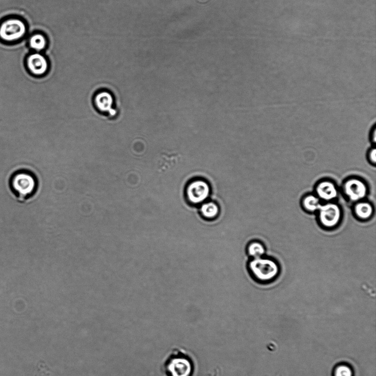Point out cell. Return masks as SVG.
I'll return each instance as SVG.
<instances>
[{"instance_id":"obj_3","label":"cell","mask_w":376,"mask_h":376,"mask_svg":"<svg viewBox=\"0 0 376 376\" xmlns=\"http://www.w3.org/2000/svg\"><path fill=\"white\" fill-rule=\"evenodd\" d=\"M27 32L23 20L18 17L7 18L0 23V40L12 43L22 39Z\"/></svg>"},{"instance_id":"obj_9","label":"cell","mask_w":376,"mask_h":376,"mask_svg":"<svg viewBox=\"0 0 376 376\" xmlns=\"http://www.w3.org/2000/svg\"><path fill=\"white\" fill-rule=\"evenodd\" d=\"M114 102L112 94L107 91L99 92L94 98V105L98 111L112 117L116 115V111L113 108Z\"/></svg>"},{"instance_id":"obj_16","label":"cell","mask_w":376,"mask_h":376,"mask_svg":"<svg viewBox=\"0 0 376 376\" xmlns=\"http://www.w3.org/2000/svg\"><path fill=\"white\" fill-rule=\"evenodd\" d=\"M334 376H353L354 372L352 368L346 364H339L335 367Z\"/></svg>"},{"instance_id":"obj_1","label":"cell","mask_w":376,"mask_h":376,"mask_svg":"<svg viewBox=\"0 0 376 376\" xmlns=\"http://www.w3.org/2000/svg\"><path fill=\"white\" fill-rule=\"evenodd\" d=\"M10 188L15 199L19 203H26L35 196L38 183L35 177L30 172H18L11 178Z\"/></svg>"},{"instance_id":"obj_10","label":"cell","mask_w":376,"mask_h":376,"mask_svg":"<svg viewBox=\"0 0 376 376\" xmlns=\"http://www.w3.org/2000/svg\"><path fill=\"white\" fill-rule=\"evenodd\" d=\"M26 66L29 71L35 76H42L48 69L45 58L39 53H33L26 59Z\"/></svg>"},{"instance_id":"obj_6","label":"cell","mask_w":376,"mask_h":376,"mask_svg":"<svg viewBox=\"0 0 376 376\" xmlns=\"http://www.w3.org/2000/svg\"><path fill=\"white\" fill-rule=\"evenodd\" d=\"M210 193V186L206 181L196 179L191 181L186 189L187 200L192 204H202L206 202Z\"/></svg>"},{"instance_id":"obj_7","label":"cell","mask_w":376,"mask_h":376,"mask_svg":"<svg viewBox=\"0 0 376 376\" xmlns=\"http://www.w3.org/2000/svg\"><path fill=\"white\" fill-rule=\"evenodd\" d=\"M166 371L169 376H191L193 365L189 358L178 355L168 360Z\"/></svg>"},{"instance_id":"obj_13","label":"cell","mask_w":376,"mask_h":376,"mask_svg":"<svg viewBox=\"0 0 376 376\" xmlns=\"http://www.w3.org/2000/svg\"><path fill=\"white\" fill-rule=\"evenodd\" d=\"M220 208L214 202L203 203L200 208L201 215L207 219H214L220 214Z\"/></svg>"},{"instance_id":"obj_8","label":"cell","mask_w":376,"mask_h":376,"mask_svg":"<svg viewBox=\"0 0 376 376\" xmlns=\"http://www.w3.org/2000/svg\"><path fill=\"white\" fill-rule=\"evenodd\" d=\"M315 194L321 202H332L339 195V190L337 184L333 181L324 179L319 181L314 187Z\"/></svg>"},{"instance_id":"obj_14","label":"cell","mask_w":376,"mask_h":376,"mask_svg":"<svg viewBox=\"0 0 376 376\" xmlns=\"http://www.w3.org/2000/svg\"><path fill=\"white\" fill-rule=\"evenodd\" d=\"M265 252L264 245L261 242L254 241L248 245V254L252 259L264 256Z\"/></svg>"},{"instance_id":"obj_2","label":"cell","mask_w":376,"mask_h":376,"mask_svg":"<svg viewBox=\"0 0 376 376\" xmlns=\"http://www.w3.org/2000/svg\"><path fill=\"white\" fill-rule=\"evenodd\" d=\"M249 268L253 277L262 283L273 281L280 272L278 263L274 259L265 256L252 259L249 262Z\"/></svg>"},{"instance_id":"obj_17","label":"cell","mask_w":376,"mask_h":376,"mask_svg":"<svg viewBox=\"0 0 376 376\" xmlns=\"http://www.w3.org/2000/svg\"><path fill=\"white\" fill-rule=\"evenodd\" d=\"M367 159L369 163L375 166L376 164V149L375 146H372L368 150Z\"/></svg>"},{"instance_id":"obj_11","label":"cell","mask_w":376,"mask_h":376,"mask_svg":"<svg viewBox=\"0 0 376 376\" xmlns=\"http://www.w3.org/2000/svg\"><path fill=\"white\" fill-rule=\"evenodd\" d=\"M355 217L362 221H367L372 217L374 209L372 205L369 202L362 200L355 203L353 208Z\"/></svg>"},{"instance_id":"obj_12","label":"cell","mask_w":376,"mask_h":376,"mask_svg":"<svg viewBox=\"0 0 376 376\" xmlns=\"http://www.w3.org/2000/svg\"><path fill=\"white\" fill-rule=\"evenodd\" d=\"M303 209L309 213H316L320 207L321 203L319 198L314 194L306 195L302 199Z\"/></svg>"},{"instance_id":"obj_5","label":"cell","mask_w":376,"mask_h":376,"mask_svg":"<svg viewBox=\"0 0 376 376\" xmlns=\"http://www.w3.org/2000/svg\"><path fill=\"white\" fill-rule=\"evenodd\" d=\"M342 191L347 200L356 203L365 200L368 195V187L366 182L360 178L351 177L343 182Z\"/></svg>"},{"instance_id":"obj_15","label":"cell","mask_w":376,"mask_h":376,"mask_svg":"<svg viewBox=\"0 0 376 376\" xmlns=\"http://www.w3.org/2000/svg\"><path fill=\"white\" fill-rule=\"evenodd\" d=\"M29 44L32 49L39 52L45 48L46 40L42 34H34L30 39Z\"/></svg>"},{"instance_id":"obj_18","label":"cell","mask_w":376,"mask_h":376,"mask_svg":"<svg viewBox=\"0 0 376 376\" xmlns=\"http://www.w3.org/2000/svg\"><path fill=\"white\" fill-rule=\"evenodd\" d=\"M370 140L373 146H375L376 143V128L374 126L373 128L371 129V131L370 134Z\"/></svg>"},{"instance_id":"obj_4","label":"cell","mask_w":376,"mask_h":376,"mask_svg":"<svg viewBox=\"0 0 376 376\" xmlns=\"http://www.w3.org/2000/svg\"><path fill=\"white\" fill-rule=\"evenodd\" d=\"M316 214L320 225L327 229L336 228L340 223L343 214L339 205L333 202L321 204Z\"/></svg>"}]
</instances>
